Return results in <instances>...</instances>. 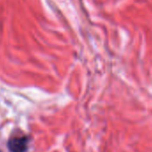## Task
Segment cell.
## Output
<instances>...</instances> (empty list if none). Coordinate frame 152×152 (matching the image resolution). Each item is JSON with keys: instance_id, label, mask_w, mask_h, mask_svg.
<instances>
[{"instance_id": "1", "label": "cell", "mask_w": 152, "mask_h": 152, "mask_svg": "<svg viewBox=\"0 0 152 152\" xmlns=\"http://www.w3.org/2000/svg\"><path fill=\"white\" fill-rule=\"evenodd\" d=\"M8 146L12 152H25L28 148V138L25 136L13 138L10 140Z\"/></svg>"}]
</instances>
